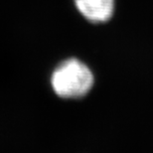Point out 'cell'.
Wrapping results in <instances>:
<instances>
[{"label": "cell", "instance_id": "cell-1", "mask_svg": "<svg viewBox=\"0 0 153 153\" xmlns=\"http://www.w3.org/2000/svg\"><path fill=\"white\" fill-rule=\"evenodd\" d=\"M94 85L93 73L76 59L63 62L52 75V87L63 99H79L85 96Z\"/></svg>", "mask_w": 153, "mask_h": 153}, {"label": "cell", "instance_id": "cell-2", "mask_svg": "<svg viewBox=\"0 0 153 153\" xmlns=\"http://www.w3.org/2000/svg\"><path fill=\"white\" fill-rule=\"evenodd\" d=\"M75 2L79 11L94 23L105 22L114 13V0H75Z\"/></svg>", "mask_w": 153, "mask_h": 153}]
</instances>
